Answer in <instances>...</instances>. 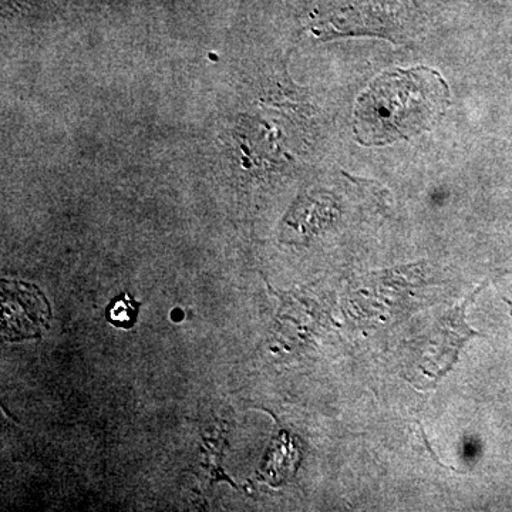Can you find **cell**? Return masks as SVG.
Instances as JSON below:
<instances>
[{"mask_svg": "<svg viewBox=\"0 0 512 512\" xmlns=\"http://www.w3.org/2000/svg\"><path fill=\"white\" fill-rule=\"evenodd\" d=\"M448 96L446 80L429 67L383 73L356 101V136L366 146L409 140L437 123Z\"/></svg>", "mask_w": 512, "mask_h": 512, "instance_id": "cell-1", "label": "cell"}, {"mask_svg": "<svg viewBox=\"0 0 512 512\" xmlns=\"http://www.w3.org/2000/svg\"><path fill=\"white\" fill-rule=\"evenodd\" d=\"M511 319H512V311H511Z\"/></svg>", "mask_w": 512, "mask_h": 512, "instance_id": "cell-5", "label": "cell"}, {"mask_svg": "<svg viewBox=\"0 0 512 512\" xmlns=\"http://www.w3.org/2000/svg\"><path fill=\"white\" fill-rule=\"evenodd\" d=\"M138 309H140V303L134 301L127 293H121L107 306V322L116 328L131 329L137 322Z\"/></svg>", "mask_w": 512, "mask_h": 512, "instance_id": "cell-4", "label": "cell"}, {"mask_svg": "<svg viewBox=\"0 0 512 512\" xmlns=\"http://www.w3.org/2000/svg\"><path fill=\"white\" fill-rule=\"evenodd\" d=\"M52 309L40 289L2 281V335L9 342L39 338L49 328Z\"/></svg>", "mask_w": 512, "mask_h": 512, "instance_id": "cell-3", "label": "cell"}, {"mask_svg": "<svg viewBox=\"0 0 512 512\" xmlns=\"http://www.w3.org/2000/svg\"><path fill=\"white\" fill-rule=\"evenodd\" d=\"M409 18V0H340L326 20L338 33H370L397 42Z\"/></svg>", "mask_w": 512, "mask_h": 512, "instance_id": "cell-2", "label": "cell"}]
</instances>
